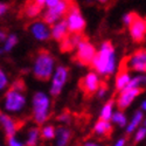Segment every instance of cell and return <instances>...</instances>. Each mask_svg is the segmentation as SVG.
Segmentation results:
<instances>
[{
  "label": "cell",
  "mask_w": 146,
  "mask_h": 146,
  "mask_svg": "<svg viewBox=\"0 0 146 146\" xmlns=\"http://www.w3.org/2000/svg\"><path fill=\"white\" fill-rule=\"evenodd\" d=\"M9 8V5L6 4V3H1L0 1V18L4 17L6 13H7V11Z\"/></svg>",
  "instance_id": "obj_32"
},
{
  "label": "cell",
  "mask_w": 146,
  "mask_h": 146,
  "mask_svg": "<svg viewBox=\"0 0 146 146\" xmlns=\"http://www.w3.org/2000/svg\"><path fill=\"white\" fill-rule=\"evenodd\" d=\"M141 89L140 88H136V89H124V90H121L119 92V96H118V98L116 101L117 103V108L119 109L120 111H123L125 110L126 108H129L132 102L135 101L137 97L141 94Z\"/></svg>",
  "instance_id": "obj_12"
},
{
  "label": "cell",
  "mask_w": 146,
  "mask_h": 146,
  "mask_svg": "<svg viewBox=\"0 0 146 146\" xmlns=\"http://www.w3.org/2000/svg\"><path fill=\"white\" fill-rule=\"evenodd\" d=\"M139 110H141L143 112L146 110V101H145V98L141 101V104H140V109H139Z\"/></svg>",
  "instance_id": "obj_39"
},
{
  "label": "cell",
  "mask_w": 146,
  "mask_h": 146,
  "mask_svg": "<svg viewBox=\"0 0 146 146\" xmlns=\"http://www.w3.org/2000/svg\"><path fill=\"white\" fill-rule=\"evenodd\" d=\"M96 94H97V97H98V98H104V97L106 96V94H108V87L101 84L100 88L97 89Z\"/></svg>",
  "instance_id": "obj_30"
},
{
  "label": "cell",
  "mask_w": 146,
  "mask_h": 146,
  "mask_svg": "<svg viewBox=\"0 0 146 146\" xmlns=\"http://www.w3.org/2000/svg\"><path fill=\"white\" fill-rule=\"evenodd\" d=\"M110 120H112V123L117 124V125L120 126V127H125V126L127 125V118H126L125 113H124L123 111H120V110L115 111V112L112 113Z\"/></svg>",
  "instance_id": "obj_24"
},
{
  "label": "cell",
  "mask_w": 146,
  "mask_h": 146,
  "mask_svg": "<svg viewBox=\"0 0 146 146\" xmlns=\"http://www.w3.org/2000/svg\"><path fill=\"white\" fill-rule=\"evenodd\" d=\"M129 32H130L131 39L135 42H144L145 36H146V21H145V19L137 14L135 20H133L131 22V25L129 26Z\"/></svg>",
  "instance_id": "obj_9"
},
{
  "label": "cell",
  "mask_w": 146,
  "mask_h": 146,
  "mask_svg": "<svg viewBox=\"0 0 146 146\" xmlns=\"http://www.w3.org/2000/svg\"><path fill=\"white\" fill-rule=\"evenodd\" d=\"M68 75H69V70L68 68L63 67V66H58L52 75V84H50V89L49 92L53 97H57L61 91H62L64 84L68 80Z\"/></svg>",
  "instance_id": "obj_8"
},
{
  "label": "cell",
  "mask_w": 146,
  "mask_h": 146,
  "mask_svg": "<svg viewBox=\"0 0 146 146\" xmlns=\"http://www.w3.org/2000/svg\"><path fill=\"white\" fill-rule=\"evenodd\" d=\"M8 86V77L6 75V72L0 68V91H3L5 88Z\"/></svg>",
  "instance_id": "obj_28"
},
{
  "label": "cell",
  "mask_w": 146,
  "mask_h": 146,
  "mask_svg": "<svg viewBox=\"0 0 146 146\" xmlns=\"http://www.w3.org/2000/svg\"><path fill=\"white\" fill-rule=\"evenodd\" d=\"M95 54H96L95 46L86 39H83L76 46V61L82 66H91Z\"/></svg>",
  "instance_id": "obj_6"
},
{
  "label": "cell",
  "mask_w": 146,
  "mask_h": 146,
  "mask_svg": "<svg viewBox=\"0 0 146 146\" xmlns=\"http://www.w3.org/2000/svg\"><path fill=\"white\" fill-rule=\"evenodd\" d=\"M83 146H103V145L98 144L97 141H94V140H89V141H86V143H84Z\"/></svg>",
  "instance_id": "obj_35"
},
{
  "label": "cell",
  "mask_w": 146,
  "mask_h": 146,
  "mask_svg": "<svg viewBox=\"0 0 146 146\" xmlns=\"http://www.w3.org/2000/svg\"><path fill=\"white\" fill-rule=\"evenodd\" d=\"M58 120L61 123H68L69 121V116L67 113H62L61 116H58Z\"/></svg>",
  "instance_id": "obj_34"
},
{
  "label": "cell",
  "mask_w": 146,
  "mask_h": 146,
  "mask_svg": "<svg viewBox=\"0 0 146 146\" xmlns=\"http://www.w3.org/2000/svg\"><path fill=\"white\" fill-rule=\"evenodd\" d=\"M97 1L101 3V4H106V3L109 1V0H97Z\"/></svg>",
  "instance_id": "obj_40"
},
{
  "label": "cell",
  "mask_w": 146,
  "mask_h": 146,
  "mask_svg": "<svg viewBox=\"0 0 146 146\" xmlns=\"http://www.w3.org/2000/svg\"><path fill=\"white\" fill-rule=\"evenodd\" d=\"M32 1L35 3L36 5H39V6L43 7V6H44V3H46V0H32Z\"/></svg>",
  "instance_id": "obj_38"
},
{
  "label": "cell",
  "mask_w": 146,
  "mask_h": 146,
  "mask_svg": "<svg viewBox=\"0 0 146 146\" xmlns=\"http://www.w3.org/2000/svg\"><path fill=\"white\" fill-rule=\"evenodd\" d=\"M40 139V129L38 126H33L27 132L26 146H38Z\"/></svg>",
  "instance_id": "obj_21"
},
{
  "label": "cell",
  "mask_w": 146,
  "mask_h": 146,
  "mask_svg": "<svg viewBox=\"0 0 146 146\" xmlns=\"http://www.w3.org/2000/svg\"><path fill=\"white\" fill-rule=\"evenodd\" d=\"M130 80H131V75H130V71H129V67L126 66L125 61H123L121 64H120V69L118 71L117 76H116V80H115L116 90L120 92L127 86V83L130 82Z\"/></svg>",
  "instance_id": "obj_14"
},
{
  "label": "cell",
  "mask_w": 146,
  "mask_h": 146,
  "mask_svg": "<svg viewBox=\"0 0 146 146\" xmlns=\"http://www.w3.org/2000/svg\"><path fill=\"white\" fill-rule=\"evenodd\" d=\"M146 123H145V120L143 121V125L138 127V130L136 131V135H135V143H140L145 139V136H146Z\"/></svg>",
  "instance_id": "obj_27"
},
{
  "label": "cell",
  "mask_w": 146,
  "mask_h": 146,
  "mask_svg": "<svg viewBox=\"0 0 146 146\" xmlns=\"http://www.w3.org/2000/svg\"><path fill=\"white\" fill-rule=\"evenodd\" d=\"M56 143L55 146H68L70 138H71V132L68 127L66 126H58L57 129H55V137Z\"/></svg>",
  "instance_id": "obj_17"
},
{
  "label": "cell",
  "mask_w": 146,
  "mask_h": 146,
  "mask_svg": "<svg viewBox=\"0 0 146 146\" xmlns=\"http://www.w3.org/2000/svg\"><path fill=\"white\" fill-rule=\"evenodd\" d=\"M41 11H42V7L36 5L35 3L33 1H29L27 5H26V8H25V13L28 18L33 19V18H36L41 14Z\"/></svg>",
  "instance_id": "obj_23"
},
{
  "label": "cell",
  "mask_w": 146,
  "mask_h": 146,
  "mask_svg": "<svg viewBox=\"0 0 146 146\" xmlns=\"http://www.w3.org/2000/svg\"><path fill=\"white\" fill-rule=\"evenodd\" d=\"M95 72L101 76L112 75L117 68V58L115 47L110 41H104L98 50H96L95 57L91 62Z\"/></svg>",
  "instance_id": "obj_1"
},
{
  "label": "cell",
  "mask_w": 146,
  "mask_h": 146,
  "mask_svg": "<svg viewBox=\"0 0 146 146\" xmlns=\"http://www.w3.org/2000/svg\"><path fill=\"white\" fill-rule=\"evenodd\" d=\"M7 146H23V144L20 140H18L15 138V136H13V137H8V139H7Z\"/></svg>",
  "instance_id": "obj_31"
},
{
  "label": "cell",
  "mask_w": 146,
  "mask_h": 146,
  "mask_svg": "<svg viewBox=\"0 0 146 146\" xmlns=\"http://www.w3.org/2000/svg\"><path fill=\"white\" fill-rule=\"evenodd\" d=\"M29 31L34 39L38 41H47L50 39V27L42 20L34 21L29 26Z\"/></svg>",
  "instance_id": "obj_13"
},
{
  "label": "cell",
  "mask_w": 146,
  "mask_h": 146,
  "mask_svg": "<svg viewBox=\"0 0 146 146\" xmlns=\"http://www.w3.org/2000/svg\"><path fill=\"white\" fill-rule=\"evenodd\" d=\"M68 35H69V32H68L67 23H66L64 19L60 20V21L55 22L54 25H52V28H50V38H53L55 41L62 42Z\"/></svg>",
  "instance_id": "obj_15"
},
{
  "label": "cell",
  "mask_w": 146,
  "mask_h": 146,
  "mask_svg": "<svg viewBox=\"0 0 146 146\" xmlns=\"http://www.w3.org/2000/svg\"><path fill=\"white\" fill-rule=\"evenodd\" d=\"M60 1H61V0H46L44 6H47V7H52V6H55L56 4H58Z\"/></svg>",
  "instance_id": "obj_33"
},
{
  "label": "cell",
  "mask_w": 146,
  "mask_h": 146,
  "mask_svg": "<svg viewBox=\"0 0 146 146\" xmlns=\"http://www.w3.org/2000/svg\"><path fill=\"white\" fill-rule=\"evenodd\" d=\"M129 69L138 74H145L146 71V52L144 48L136 50L129 58Z\"/></svg>",
  "instance_id": "obj_10"
},
{
  "label": "cell",
  "mask_w": 146,
  "mask_h": 146,
  "mask_svg": "<svg viewBox=\"0 0 146 146\" xmlns=\"http://www.w3.org/2000/svg\"><path fill=\"white\" fill-rule=\"evenodd\" d=\"M55 70V58L47 50H41L36 55L33 64V74L36 80L48 81Z\"/></svg>",
  "instance_id": "obj_3"
},
{
  "label": "cell",
  "mask_w": 146,
  "mask_h": 146,
  "mask_svg": "<svg viewBox=\"0 0 146 146\" xmlns=\"http://www.w3.org/2000/svg\"><path fill=\"white\" fill-rule=\"evenodd\" d=\"M113 108H115V100H109L102 108L101 113H100V119L110 121L111 116L113 113Z\"/></svg>",
  "instance_id": "obj_20"
},
{
  "label": "cell",
  "mask_w": 146,
  "mask_h": 146,
  "mask_svg": "<svg viewBox=\"0 0 146 146\" xmlns=\"http://www.w3.org/2000/svg\"><path fill=\"white\" fill-rule=\"evenodd\" d=\"M125 144H126V139L125 138H120V139H118L116 141V144L113 146H125Z\"/></svg>",
  "instance_id": "obj_36"
},
{
  "label": "cell",
  "mask_w": 146,
  "mask_h": 146,
  "mask_svg": "<svg viewBox=\"0 0 146 146\" xmlns=\"http://www.w3.org/2000/svg\"><path fill=\"white\" fill-rule=\"evenodd\" d=\"M4 54V50H3V48H0V56H1Z\"/></svg>",
  "instance_id": "obj_41"
},
{
  "label": "cell",
  "mask_w": 146,
  "mask_h": 146,
  "mask_svg": "<svg viewBox=\"0 0 146 146\" xmlns=\"http://www.w3.org/2000/svg\"><path fill=\"white\" fill-rule=\"evenodd\" d=\"M145 81H146V77L144 74H138L136 76L131 77L130 82L127 83V86L124 88V89H136V88H143V86L145 84ZM123 89V90H124Z\"/></svg>",
  "instance_id": "obj_22"
},
{
  "label": "cell",
  "mask_w": 146,
  "mask_h": 146,
  "mask_svg": "<svg viewBox=\"0 0 146 146\" xmlns=\"http://www.w3.org/2000/svg\"><path fill=\"white\" fill-rule=\"evenodd\" d=\"M67 1H70V0H67Z\"/></svg>",
  "instance_id": "obj_42"
},
{
  "label": "cell",
  "mask_w": 146,
  "mask_h": 146,
  "mask_svg": "<svg viewBox=\"0 0 146 146\" xmlns=\"http://www.w3.org/2000/svg\"><path fill=\"white\" fill-rule=\"evenodd\" d=\"M6 38H7V35H6L5 31H3L1 28H0V42H4L6 40Z\"/></svg>",
  "instance_id": "obj_37"
},
{
  "label": "cell",
  "mask_w": 146,
  "mask_h": 146,
  "mask_svg": "<svg viewBox=\"0 0 146 146\" xmlns=\"http://www.w3.org/2000/svg\"><path fill=\"white\" fill-rule=\"evenodd\" d=\"M18 42H19L18 36L15 34H9L6 38V40L4 41V48H3L4 53H9L18 44Z\"/></svg>",
  "instance_id": "obj_25"
},
{
  "label": "cell",
  "mask_w": 146,
  "mask_h": 146,
  "mask_svg": "<svg viewBox=\"0 0 146 146\" xmlns=\"http://www.w3.org/2000/svg\"><path fill=\"white\" fill-rule=\"evenodd\" d=\"M70 6V1L67 0H61L58 4L55 6L48 7L47 11L43 13V22H46L47 25H54L55 22L60 21L61 18L64 17L68 12V8Z\"/></svg>",
  "instance_id": "obj_7"
},
{
  "label": "cell",
  "mask_w": 146,
  "mask_h": 146,
  "mask_svg": "<svg viewBox=\"0 0 146 146\" xmlns=\"http://www.w3.org/2000/svg\"><path fill=\"white\" fill-rule=\"evenodd\" d=\"M143 121H144V112L141 110H137L135 115H133L131 121L126 125V135H131V133L135 132Z\"/></svg>",
  "instance_id": "obj_19"
},
{
  "label": "cell",
  "mask_w": 146,
  "mask_h": 146,
  "mask_svg": "<svg viewBox=\"0 0 146 146\" xmlns=\"http://www.w3.org/2000/svg\"><path fill=\"white\" fill-rule=\"evenodd\" d=\"M0 125L4 129L5 135L8 137H13L15 136V133L18 131V124L17 121L12 118L11 116L4 113L3 111H0Z\"/></svg>",
  "instance_id": "obj_16"
},
{
  "label": "cell",
  "mask_w": 146,
  "mask_h": 146,
  "mask_svg": "<svg viewBox=\"0 0 146 146\" xmlns=\"http://www.w3.org/2000/svg\"><path fill=\"white\" fill-rule=\"evenodd\" d=\"M136 17H137V14H136V13H133V12H130V13L125 14V15L123 17V22H124V25L129 27V26L131 25V22L135 20Z\"/></svg>",
  "instance_id": "obj_29"
},
{
  "label": "cell",
  "mask_w": 146,
  "mask_h": 146,
  "mask_svg": "<svg viewBox=\"0 0 146 146\" xmlns=\"http://www.w3.org/2000/svg\"><path fill=\"white\" fill-rule=\"evenodd\" d=\"M112 132V125L110 121H106V120H97L96 124L94 125V133L98 137H109L110 133Z\"/></svg>",
  "instance_id": "obj_18"
},
{
  "label": "cell",
  "mask_w": 146,
  "mask_h": 146,
  "mask_svg": "<svg viewBox=\"0 0 146 146\" xmlns=\"http://www.w3.org/2000/svg\"><path fill=\"white\" fill-rule=\"evenodd\" d=\"M100 86H101L100 75H97L95 71H89L88 74L82 78V82H81V88L87 96H91V95L96 94Z\"/></svg>",
  "instance_id": "obj_11"
},
{
  "label": "cell",
  "mask_w": 146,
  "mask_h": 146,
  "mask_svg": "<svg viewBox=\"0 0 146 146\" xmlns=\"http://www.w3.org/2000/svg\"><path fill=\"white\" fill-rule=\"evenodd\" d=\"M64 21L70 34H82V32L86 28V20H84L80 8L75 4L70 3Z\"/></svg>",
  "instance_id": "obj_5"
},
{
  "label": "cell",
  "mask_w": 146,
  "mask_h": 146,
  "mask_svg": "<svg viewBox=\"0 0 146 146\" xmlns=\"http://www.w3.org/2000/svg\"><path fill=\"white\" fill-rule=\"evenodd\" d=\"M25 87L20 81L13 83L4 97V109L7 112L18 113L25 109L27 100L25 96Z\"/></svg>",
  "instance_id": "obj_2"
},
{
  "label": "cell",
  "mask_w": 146,
  "mask_h": 146,
  "mask_svg": "<svg viewBox=\"0 0 146 146\" xmlns=\"http://www.w3.org/2000/svg\"><path fill=\"white\" fill-rule=\"evenodd\" d=\"M32 110H33V119L35 124L42 125L49 118L50 110V98L47 94L42 91L35 92L32 100Z\"/></svg>",
  "instance_id": "obj_4"
},
{
  "label": "cell",
  "mask_w": 146,
  "mask_h": 146,
  "mask_svg": "<svg viewBox=\"0 0 146 146\" xmlns=\"http://www.w3.org/2000/svg\"><path fill=\"white\" fill-rule=\"evenodd\" d=\"M40 137L44 140H52L55 137V127L53 125H44L40 131Z\"/></svg>",
  "instance_id": "obj_26"
}]
</instances>
